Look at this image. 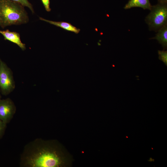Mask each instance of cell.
Segmentation results:
<instances>
[{
    "mask_svg": "<svg viewBox=\"0 0 167 167\" xmlns=\"http://www.w3.org/2000/svg\"><path fill=\"white\" fill-rule=\"evenodd\" d=\"M20 159V165L24 167H68L72 162V156L58 141L40 138L25 146Z\"/></svg>",
    "mask_w": 167,
    "mask_h": 167,
    "instance_id": "6da1fadb",
    "label": "cell"
},
{
    "mask_svg": "<svg viewBox=\"0 0 167 167\" xmlns=\"http://www.w3.org/2000/svg\"><path fill=\"white\" fill-rule=\"evenodd\" d=\"M1 27L26 24L29 21L28 13L20 4L10 0H0Z\"/></svg>",
    "mask_w": 167,
    "mask_h": 167,
    "instance_id": "7a4b0ae2",
    "label": "cell"
},
{
    "mask_svg": "<svg viewBox=\"0 0 167 167\" xmlns=\"http://www.w3.org/2000/svg\"><path fill=\"white\" fill-rule=\"evenodd\" d=\"M151 11L146 18V21L151 29L159 30L167 25L166 2H159L156 5L152 6Z\"/></svg>",
    "mask_w": 167,
    "mask_h": 167,
    "instance_id": "3957f363",
    "label": "cell"
},
{
    "mask_svg": "<svg viewBox=\"0 0 167 167\" xmlns=\"http://www.w3.org/2000/svg\"><path fill=\"white\" fill-rule=\"evenodd\" d=\"M13 73L6 64L0 59V90L2 94L7 95L15 88Z\"/></svg>",
    "mask_w": 167,
    "mask_h": 167,
    "instance_id": "277c9868",
    "label": "cell"
},
{
    "mask_svg": "<svg viewBox=\"0 0 167 167\" xmlns=\"http://www.w3.org/2000/svg\"><path fill=\"white\" fill-rule=\"evenodd\" d=\"M16 111V107L9 98L0 100V119L6 124L13 118Z\"/></svg>",
    "mask_w": 167,
    "mask_h": 167,
    "instance_id": "5b68a950",
    "label": "cell"
},
{
    "mask_svg": "<svg viewBox=\"0 0 167 167\" xmlns=\"http://www.w3.org/2000/svg\"><path fill=\"white\" fill-rule=\"evenodd\" d=\"M0 33L4 37L5 40L9 41L17 45L22 50L26 49L25 44L22 43L20 34L16 32H11L9 30H0Z\"/></svg>",
    "mask_w": 167,
    "mask_h": 167,
    "instance_id": "8992f818",
    "label": "cell"
},
{
    "mask_svg": "<svg viewBox=\"0 0 167 167\" xmlns=\"http://www.w3.org/2000/svg\"><path fill=\"white\" fill-rule=\"evenodd\" d=\"M42 21L60 27L67 31L73 32L76 34L79 33L80 30L72 25L71 24L63 21H55L47 20L41 17H39Z\"/></svg>",
    "mask_w": 167,
    "mask_h": 167,
    "instance_id": "52a82bcc",
    "label": "cell"
},
{
    "mask_svg": "<svg viewBox=\"0 0 167 167\" xmlns=\"http://www.w3.org/2000/svg\"><path fill=\"white\" fill-rule=\"evenodd\" d=\"M152 7L149 0H130L124 8L127 9L132 7H139L151 10Z\"/></svg>",
    "mask_w": 167,
    "mask_h": 167,
    "instance_id": "ba28073f",
    "label": "cell"
},
{
    "mask_svg": "<svg viewBox=\"0 0 167 167\" xmlns=\"http://www.w3.org/2000/svg\"><path fill=\"white\" fill-rule=\"evenodd\" d=\"M157 40L162 46L164 50L167 48V26H164L159 30L155 37L152 38Z\"/></svg>",
    "mask_w": 167,
    "mask_h": 167,
    "instance_id": "9c48e42d",
    "label": "cell"
},
{
    "mask_svg": "<svg viewBox=\"0 0 167 167\" xmlns=\"http://www.w3.org/2000/svg\"><path fill=\"white\" fill-rule=\"evenodd\" d=\"M18 3L28 8L31 12L34 14V11L32 4L29 2L28 0H10Z\"/></svg>",
    "mask_w": 167,
    "mask_h": 167,
    "instance_id": "30bf717a",
    "label": "cell"
},
{
    "mask_svg": "<svg viewBox=\"0 0 167 167\" xmlns=\"http://www.w3.org/2000/svg\"><path fill=\"white\" fill-rule=\"evenodd\" d=\"M159 55V59L162 61L167 66V51L164 50H160L158 51Z\"/></svg>",
    "mask_w": 167,
    "mask_h": 167,
    "instance_id": "8fae6325",
    "label": "cell"
},
{
    "mask_svg": "<svg viewBox=\"0 0 167 167\" xmlns=\"http://www.w3.org/2000/svg\"><path fill=\"white\" fill-rule=\"evenodd\" d=\"M6 127V124L0 119V139L4 135Z\"/></svg>",
    "mask_w": 167,
    "mask_h": 167,
    "instance_id": "7c38bea8",
    "label": "cell"
},
{
    "mask_svg": "<svg viewBox=\"0 0 167 167\" xmlns=\"http://www.w3.org/2000/svg\"><path fill=\"white\" fill-rule=\"evenodd\" d=\"M45 10L50 12L51 9L50 7V0H41Z\"/></svg>",
    "mask_w": 167,
    "mask_h": 167,
    "instance_id": "4fadbf2b",
    "label": "cell"
},
{
    "mask_svg": "<svg viewBox=\"0 0 167 167\" xmlns=\"http://www.w3.org/2000/svg\"><path fill=\"white\" fill-rule=\"evenodd\" d=\"M158 1L160 2H167V0H158Z\"/></svg>",
    "mask_w": 167,
    "mask_h": 167,
    "instance_id": "5bb4252c",
    "label": "cell"
},
{
    "mask_svg": "<svg viewBox=\"0 0 167 167\" xmlns=\"http://www.w3.org/2000/svg\"><path fill=\"white\" fill-rule=\"evenodd\" d=\"M0 27L1 26V21L0 19Z\"/></svg>",
    "mask_w": 167,
    "mask_h": 167,
    "instance_id": "9a60e30c",
    "label": "cell"
},
{
    "mask_svg": "<svg viewBox=\"0 0 167 167\" xmlns=\"http://www.w3.org/2000/svg\"><path fill=\"white\" fill-rule=\"evenodd\" d=\"M1 94H0V100L1 99Z\"/></svg>",
    "mask_w": 167,
    "mask_h": 167,
    "instance_id": "2e32d148",
    "label": "cell"
}]
</instances>
